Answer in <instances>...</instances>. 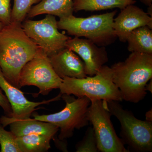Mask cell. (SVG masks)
Here are the masks:
<instances>
[{
	"instance_id": "cell-1",
	"label": "cell",
	"mask_w": 152,
	"mask_h": 152,
	"mask_svg": "<svg viewBox=\"0 0 152 152\" xmlns=\"http://www.w3.org/2000/svg\"><path fill=\"white\" fill-rule=\"evenodd\" d=\"M21 24L11 22L0 32V68L8 81L19 89L22 69L39 49L26 34Z\"/></svg>"
},
{
	"instance_id": "cell-2",
	"label": "cell",
	"mask_w": 152,
	"mask_h": 152,
	"mask_svg": "<svg viewBox=\"0 0 152 152\" xmlns=\"http://www.w3.org/2000/svg\"><path fill=\"white\" fill-rule=\"evenodd\" d=\"M113 79L123 100L137 103L147 94L146 86L152 78V54L133 52L124 61L111 67Z\"/></svg>"
},
{
	"instance_id": "cell-3",
	"label": "cell",
	"mask_w": 152,
	"mask_h": 152,
	"mask_svg": "<svg viewBox=\"0 0 152 152\" xmlns=\"http://www.w3.org/2000/svg\"><path fill=\"white\" fill-rule=\"evenodd\" d=\"M62 79L59 88L61 94L86 97L91 101H123L119 90L113 81L112 69L108 66H103L94 76Z\"/></svg>"
},
{
	"instance_id": "cell-4",
	"label": "cell",
	"mask_w": 152,
	"mask_h": 152,
	"mask_svg": "<svg viewBox=\"0 0 152 152\" xmlns=\"http://www.w3.org/2000/svg\"><path fill=\"white\" fill-rule=\"evenodd\" d=\"M117 13V11L115 10L88 18H77L71 15L59 19L58 28L65 30L70 35L89 39L99 46H107L113 43L117 38L113 28Z\"/></svg>"
},
{
	"instance_id": "cell-5",
	"label": "cell",
	"mask_w": 152,
	"mask_h": 152,
	"mask_svg": "<svg viewBox=\"0 0 152 152\" xmlns=\"http://www.w3.org/2000/svg\"><path fill=\"white\" fill-rule=\"evenodd\" d=\"M108 108L121 124L120 136L124 144L137 152L152 151V122L137 118L130 111L123 109L119 102L106 101Z\"/></svg>"
},
{
	"instance_id": "cell-6",
	"label": "cell",
	"mask_w": 152,
	"mask_h": 152,
	"mask_svg": "<svg viewBox=\"0 0 152 152\" xmlns=\"http://www.w3.org/2000/svg\"><path fill=\"white\" fill-rule=\"evenodd\" d=\"M61 98L66 106L61 111L50 115H39L34 113V119L51 123L60 130L58 139L66 140L73 135L75 129L79 130L88 126V112L91 101L86 97L75 98L72 95L64 94Z\"/></svg>"
},
{
	"instance_id": "cell-7",
	"label": "cell",
	"mask_w": 152,
	"mask_h": 152,
	"mask_svg": "<svg viewBox=\"0 0 152 152\" xmlns=\"http://www.w3.org/2000/svg\"><path fill=\"white\" fill-rule=\"evenodd\" d=\"M91 101L88 118L94 129L99 151L130 152L116 133L106 101Z\"/></svg>"
},
{
	"instance_id": "cell-8",
	"label": "cell",
	"mask_w": 152,
	"mask_h": 152,
	"mask_svg": "<svg viewBox=\"0 0 152 152\" xmlns=\"http://www.w3.org/2000/svg\"><path fill=\"white\" fill-rule=\"evenodd\" d=\"M62 81L53 69L48 55L40 48L22 69L19 78L20 88L34 86L39 90V94L43 95L59 88Z\"/></svg>"
},
{
	"instance_id": "cell-9",
	"label": "cell",
	"mask_w": 152,
	"mask_h": 152,
	"mask_svg": "<svg viewBox=\"0 0 152 152\" xmlns=\"http://www.w3.org/2000/svg\"><path fill=\"white\" fill-rule=\"evenodd\" d=\"M21 26L26 34L48 56L66 48L70 38L59 31L58 21L52 15H47L39 20H25Z\"/></svg>"
},
{
	"instance_id": "cell-10",
	"label": "cell",
	"mask_w": 152,
	"mask_h": 152,
	"mask_svg": "<svg viewBox=\"0 0 152 152\" xmlns=\"http://www.w3.org/2000/svg\"><path fill=\"white\" fill-rule=\"evenodd\" d=\"M66 48L70 49L81 58L85 63L88 76L94 75L108 61L105 47L99 46L86 38H70L66 43Z\"/></svg>"
},
{
	"instance_id": "cell-11",
	"label": "cell",
	"mask_w": 152,
	"mask_h": 152,
	"mask_svg": "<svg viewBox=\"0 0 152 152\" xmlns=\"http://www.w3.org/2000/svg\"><path fill=\"white\" fill-rule=\"evenodd\" d=\"M0 88L5 93L6 97L12 107V117H8L10 119L13 120L29 118L35 111L39 109L38 106L59 100L61 96V94L60 93L56 97L49 100L38 102L29 101L20 89L14 86L8 81L3 75L1 68Z\"/></svg>"
},
{
	"instance_id": "cell-12",
	"label": "cell",
	"mask_w": 152,
	"mask_h": 152,
	"mask_svg": "<svg viewBox=\"0 0 152 152\" xmlns=\"http://www.w3.org/2000/svg\"><path fill=\"white\" fill-rule=\"evenodd\" d=\"M145 26L152 28V16L134 4L121 10L113 24L116 36L123 42H126L128 35L133 30Z\"/></svg>"
},
{
	"instance_id": "cell-13",
	"label": "cell",
	"mask_w": 152,
	"mask_h": 152,
	"mask_svg": "<svg viewBox=\"0 0 152 152\" xmlns=\"http://www.w3.org/2000/svg\"><path fill=\"white\" fill-rule=\"evenodd\" d=\"M48 57L55 72L61 79H81L88 76L83 61L70 49L65 48Z\"/></svg>"
},
{
	"instance_id": "cell-14",
	"label": "cell",
	"mask_w": 152,
	"mask_h": 152,
	"mask_svg": "<svg viewBox=\"0 0 152 152\" xmlns=\"http://www.w3.org/2000/svg\"><path fill=\"white\" fill-rule=\"evenodd\" d=\"M0 124L4 127L10 125L11 132L16 137L38 134L51 137L54 140L55 135L59 130V128L51 123L31 118L13 120L10 119L7 116H2L0 118Z\"/></svg>"
},
{
	"instance_id": "cell-15",
	"label": "cell",
	"mask_w": 152,
	"mask_h": 152,
	"mask_svg": "<svg viewBox=\"0 0 152 152\" xmlns=\"http://www.w3.org/2000/svg\"><path fill=\"white\" fill-rule=\"evenodd\" d=\"M73 0H41L32 7L27 15L28 18L41 15H50L65 18L73 13Z\"/></svg>"
},
{
	"instance_id": "cell-16",
	"label": "cell",
	"mask_w": 152,
	"mask_h": 152,
	"mask_svg": "<svg viewBox=\"0 0 152 152\" xmlns=\"http://www.w3.org/2000/svg\"><path fill=\"white\" fill-rule=\"evenodd\" d=\"M126 42L129 51L152 54V30L149 27L133 30L128 35Z\"/></svg>"
},
{
	"instance_id": "cell-17",
	"label": "cell",
	"mask_w": 152,
	"mask_h": 152,
	"mask_svg": "<svg viewBox=\"0 0 152 152\" xmlns=\"http://www.w3.org/2000/svg\"><path fill=\"white\" fill-rule=\"evenodd\" d=\"M136 2V0H73V9L76 12H95L116 8L122 10Z\"/></svg>"
},
{
	"instance_id": "cell-18",
	"label": "cell",
	"mask_w": 152,
	"mask_h": 152,
	"mask_svg": "<svg viewBox=\"0 0 152 152\" xmlns=\"http://www.w3.org/2000/svg\"><path fill=\"white\" fill-rule=\"evenodd\" d=\"M20 152H45L51 148L50 142L53 138L38 134H30L17 137Z\"/></svg>"
},
{
	"instance_id": "cell-19",
	"label": "cell",
	"mask_w": 152,
	"mask_h": 152,
	"mask_svg": "<svg viewBox=\"0 0 152 152\" xmlns=\"http://www.w3.org/2000/svg\"><path fill=\"white\" fill-rule=\"evenodd\" d=\"M41 0H14L11 10V22L22 24L27 16L33 5L39 2Z\"/></svg>"
},
{
	"instance_id": "cell-20",
	"label": "cell",
	"mask_w": 152,
	"mask_h": 152,
	"mask_svg": "<svg viewBox=\"0 0 152 152\" xmlns=\"http://www.w3.org/2000/svg\"><path fill=\"white\" fill-rule=\"evenodd\" d=\"M17 137L12 132L6 130L0 124V145L1 152H20Z\"/></svg>"
},
{
	"instance_id": "cell-21",
	"label": "cell",
	"mask_w": 152,
	"mask_h": 152,
	"mask_svg": "<svg viewBox=\"0 0 152 152\" xmlns=\"http://www.w3.org/2000/svg\"><path fill=\"white\" fill-rule=\"evenodd\" d=\"M77 152H98L96 140L92 126L87 128L83 138L76 144Z\"/></svg>"
},
{
	"instance_id": "cell-22",
	"label": "cell",
	"mask_w": 152,
	"mask_h": 152,
	"mask_svg": "<svg viewBox=\"0 0 152 152\" xmlns=\"http://www.w3.org/2000/svg\"><path fill=\"white\" fill-rule=\"evenodd\" d=\"M11 0H0V21L5 26L11 23Z\"/></svg>"
},
{
	"instance_id": "cell-23",
	"label": "cell",
	"mask_w": 152,
	"mask_h": 152,
	"mask_svg": "<svg viewBox=\"0 0 152 152\" xmlns=\"http://www.w3.org/2000/svg\"><path fill=\"white\" fill-rule=\"evenodd\" d=\"M0 107L4 110L7 116L11 117L12 115V110L7 98L3 94L0 88Z\"/></svg>"
},
{
	"instance_id": "cell-24",
	"label": "cell",
	"mask_w": 152,
	"mask_h": 152,
	"mask_svg": "<svg viewBox=\"0 0 152 152\" xmlns=\"http://www.w3.org/2000/svg\"><path fill=\"white\" fill-rule=\"evenodd\" d=\"M146 120L148 121L152 122V109L148 111L145 115Z\"/></svg>"
},
{
	"instance_id": "cell-25",
	"label": "cell",
	"mask_w": 152,
	"mask_h": 152,
	"mask_svg": "<svg viewBox=\"0 0 152 152\" xmlns=\"http://www.w3.org/2000/svg\"><path fill=\"white\" fill-rule=\"evenodd\" d=\"M150 83H147L146 86V90L147 91H149L151 93H152V80H150Z\"/></svg>"
},
{
	"instance_id": "cell-26",
	"label": "cell",
	"mask_w": 152,
	"mask_h": 152,
	"mask_svg": "<svg viewBox=\"0 0 152 152\" xmlns=\"http://www.w3.org/2000/svg\"><path fill=\"white\" fill-rule=\"evenodd\" d=\"M142 3L148 7H152V0H140Z\"/></svg>"
},
{
	"instance_id": "cell-27",
	"label": "cell",
	"mask_w": 152,
	"mask_h": 152,
	"mask_svg": "<svg viewBox=\"0 0 152 152\" xmlns=\"http://www.w3.org/2000/svg\"><path fill=\"white\" fill-rule=\"evenodd\" d=\"M5 26V25L1 21H0V32L4 28V27Z\"/></svg>"
}]
</instances>
